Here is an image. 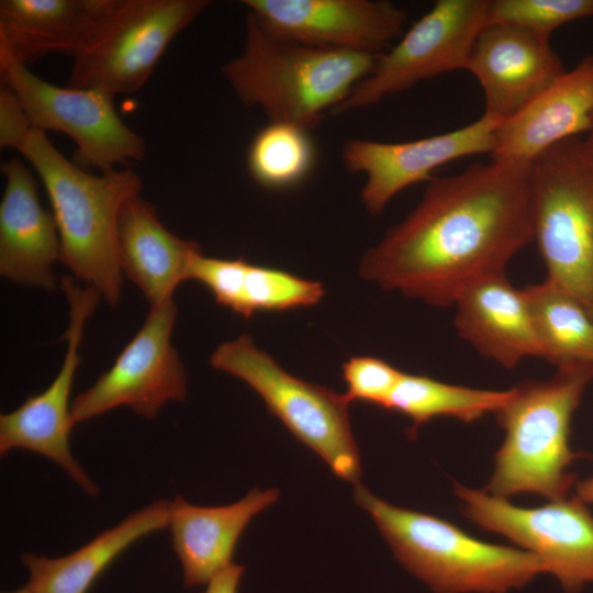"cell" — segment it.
<instances>
[{
	"label": "cell",
	"instance_id": "26",
	"mask_svg": "<svg viewBox=\"0 0 593 593\" xmlns=\"http://www.w3.org/2000/svg\"><path fill=\"white\" fill-rule=\"evenodd\" d=\"M512 389L495 391L449 384L424 374L402 372L384 410L401 413L413 421L409 436L438 416L465 423L495 413L511 398Z\"/></svg>",
	"mask_w": 593,
	"mask_h": 593
},
{
	"label": "cell",
	"instance_id": "3",
	"mask_svg": "<svg viewBox=\"0 0 593 593\" xmlns=\"http://www.w3.org/2000/svg\"><path fill=\"white\" fill-rule=\"evenodd\" d=\"M377 56L289 41L248 13L244 48L222 74L237 98L259 107L269 122L310 131L370 74Z\"/></svg>",
	"mask_w": 593,
	"mask_h": 593
},
{
	"label": "cell",
	"instance_id": "34",
	"mask_svg": "<svg viewBox=\"0 0 593 593\" xmlns=\"http://www.w3.org/2000/svg\"><path fill=\"white\" fill-rule=\"evenodd\" d=\"M5 593H34L27 585L20 588L12 592H5Z\"/></svg>",
	"mask_w": 593,
	"mask_h": 593
},
{
	"label": "cell",
	"instance_id": "23",
	"mask_svg": "<svg viewBox=\"0 0 593 593\" xmlns=\"http://www.w3.org/2000/svg\"><path fill=\"white\" fill-rule=\"evenodd\" d=\"M189 280L203 284L219 305L245 318L260 312L312 306L325 295L321 282L250 264L243 257L222 259L201 253L192 260Z\"/></svg>",
	"mask_w": 593,
	"mask_h": 593
},
{
	"label": "cell",
	"instance_id": "5",
	"mask_svg": "<svg viewBox=\"0 0 593 593\" xmlns=\"http://www.w3.org/2000/svg\"><path fill=\"white\" fill-rule=\"evenodd\" d=\"M591 380L593 367H575L512 388L508 401L494 413L505 439L495 455L490 494L568 497L577 483L570 467L579 457L570 447L571 421Z\"/></svg>",
	"mask_w": 593,
	"mask_h": 593
},
{
	"label": "cell",
	"instance_id": "21",
	"mask_svg": "<svg viewBox=\"0 0 593 593\" xmlns=\"http://www.w3.org/2000/svg\"><path fill=\"white\" fill-rule=\"evenodd\" d=\"M454 306L458 335L483 357L507 369L526 358H540L523 288L513 286L505 272L474 282Z\"/></svg>",
	"mask_w": 593,
	"mask_h": 593
},
{
	"label": "cell",
	"instance_id": "18",
	"mask_svg": "<svg viewBox=\"0 0 593 593\" xmlns=\"http://www.w3.org/2000/svg\"><path fill=\"white\" fill-rule=\"evenodd\" d=\"M592 116L593 55H586L500 123L491 160L533 164L555 145L589 132Z\"/></svg>",
	"mask_w": 593,
	"mask_h": 593
},
{
	"label": "cell",
	"instance_id": "19",
	"mask_svg": "<svg viewBox=\"0 0 593 593\" xmlns=\"http://www.w3.org/2000/svg\"><path fill=\"white\" fill-rule=\"evenodd\" d=\"M1 171L0 275L16 284L54 290L60 239L53 213L42 206L34 176L20 158L3 163Z\"/></svg>",
	"mask_w": 593,
	"mask_h": 593
},
{
	"label": "cell",
	"instance_id": "1",
	"mask_svg": "<svg viewBox=\"0 0 593 593\" xmlns=\"http://www.w3.org/2000/svg\"><path fill=\"white\" fill-rule=\"evenodd\" d=\"M530 178L532 164L495 160L435 177L365 254L361 277L433 306L454 305L533 242Z\"/></svg>",
	"mask_w": 593,
	"mask_h": 593
},
{
	"label": "cell",
	"instance_id": "32",
	"mask_svg": "<svg viewBox=\"0 0 593 593\" xmlns=\"http://www.w3.org/2000/svg\"><path fill=\"white\" fill-rule=\"evenodd\" d=\"M574 489V496L585 504H593V477L577 481Z\"/></svg>",
	"mask_w": 593,
	"mask_h": 593
},
{
	"label": "cell",
	"instance_id": "20",
	"mask_svg": "<svg viewBox=\"0 0 593 593\" xmlns=\"http://www.w3.org/2000/svg\"><path fill=\"white\" fill-rule=\"evenodd\" d=\"M277 489L257 488L228 505L198 506L177 495L168 527L187 588L208 584L228 567L237 541L250 523L279 499Z\"/></svg>",
	"mask_w": 593,
	"mask_h": 593
},
{
	"label": "cell",
	"instance_id": "14",
	"mask_svg": "<svg viewBox=\"0 0 593 593\" xmlns=\"http://www.w3.org/2000/svg\"><path fill=\"white\" fill-rule=\"evenodd\" d=\"M501 122L483 113L460 128L410 142L351 138L344 144L342 158L349 172L365 175L362 204L372 215H380L402 190L432 181L438 167L463 157L490 155Z\"/></svg>",
	"mask_w": 593,
	"mask_h": 593
},
{
	"label": "cell",
	"instance_id": "12",
	"mask_svg": "<svg viewBox=\"0 0 593 593\" xmlns=\"http://www.w3.org/2000/svg\"><path fill=\"white\" fill-rule=\"evenodd\" d=\"M177 314L174 299L150 306L112 367L72 401L75 425L120 406L154 419L166 403L186 400V370L171 345Z\"/></svg>",
	"mask_w": 593,
	"mask_h": 593
},
{
	"label": "cell",
	"instance_id": "6",
	"mask_svg": "<svg viewBox=\"0 0 593 593\" xmlns=\"http://www.w3.org/2000/svg\"><path fill=\"white\" fill-rule=\"evenodd\" d=\"M532 227L547 279L593 316V165L583 139H566L532 164Z\"/></svg>",
	"mask_w": 593,
	"mask_h": 593
},
{
	"label": "cell",
	"instance_id": "28",
	"mask_svg": "<svg viewBox=\"0 0 593 593\" xmlns=\"http://www.w3.org/2000/svg\"><path fill=\"white\" fill-rule=\"evenodd\" d=\"M593 16V0H490L486 24L518 26L551 36L558 27Z\"/></svg>",
	"mask_w": 593,
	"mask_h": 593
},
{
	"label": "cell",
	"instance_id": "30",
	"mask_svg": "<svg viewBox=\"0 0 593 593\" xmlns=\"http://www.w3.org/2000/svg\"><path fill=\"white\" fill-rule=\"evenodd\" d=\"M34 130L19 97L7 86L0 89V147L18 152Z\"/></svg>",
	"mask_w": 593,
	"mask_h": 593
},
{
	"label": "cell",
	"instance_id": "9",
	"mask_svg": "<svg viewBox=\"0 0 593 593\" xmlns=\"http://www.w3.org/2000/svg\"><path fill=\"white\" fill-rule=\"evenodd\" d=\"M0 74L4 86L21 100L33 127L68 135L77 145L80 164L108 172L118 164L144 158L145 141L122 121L114 96L96 89L55 86L2 48Z\"/></svg>",
	"mask_w": 593,
	"mask_h": 593
},
{
	"label": "cell",
	"instance_id": "31",
	"mask_svg": "<svg viewBox=\"0 0 593 593\" xmlns=\"http://www.w3.org/2000/svg\"><path fill=\"white\" fill-rule=\"evenodd\" d=\"M244 571L243 566L231 563L208 583L204 593H237Z\"/></svg>",
	"mask_w": 593,
	"mask_h": 593
},
{
	"label": "cell",
	"instance_id": "33",
	"mask_svg": "<svg viewBox=\"0 0 593 593\" xmlns=\"http://www.w3.org/2000/svg\"><path fill=\"white\" fill-rule=\"evenodd\" d=\"M588 133H589V136L588 138L583 139V144H584L586 156L590 159L591 164L593 165V116H592V125Z\"/></svg>",
	"mask_w": 593,
	"mask_h": 593
},
{
	"label": "cell",
	"instance_id": "10",
	"mask_svg": "<svg viewBox=\"0 0 593 593\" xmlns=\"http://www.w3.org/2000/svg\"><path fill=\"white\" fill-rule=\"evenodd\" d=\"M210 3L208 0H124L103 36L74 58L67 86L112 96L139 91L169 44Z\"/></svg>",
	"mask_w": 593,
	"mask_h": 593
},
{
	"label": "cell",
	"instance_id": "22",
	"mask_svg": "<svg viewBox=\"0 0 593 593\" xmlns=\"http://www.w3.org/2000/svg\"><path fill=\"white\" fill-rule=\"evenodd\" d=\"M118 240L122 271L150 306L174 299L176 288L189 280L193 258L202 253L195 242L169 232L155 206L139 195L120 211Z\"/></svg>",
	"mask_w": 593,
	"mask_h": 593
},
{
	"label": "cell",
	"instance_id": "7",
	"mask_svg": "<svg viewBox=\"0 0 593 593\" xmlns=\"http://www.w3.org/2000/svg\"><path fill=\"white\" fill-rule=\"evenodd\" d=\"M210 362L253 388L268 411L335 475L359 483L360 454L350 427V403L344 394L290 374L247 334L219 345Z\"/></svg>",
	"mask_w": 593,
	"mask_h": 593
},
{
	"label": "cell",
	"instance_id": "13",
	"mask_svg": "<svg viewBox=\"0 0 593 593\" xmlns=\"http://www.w3.org/2000/svg\"><path fill=\"white\" fill-rule=\"evenodd\" d=\"M60 288L69 304V324L63 336L67 340L63 363L48 388L29 396L18 409L0 415V454L13 449L40 454L59 465L87 494L97 496L99 488L71 454L69 435L75 426L70 393L81 360L79 348L86 322L101 295L90 286L81 287L69 275L61 277Z\"/></svg>",
	"mask_w": 593,
	"mask_h": 593
},
{
	"label": "cell",
	"instance_id": "25",
	"mask_svg": "<svg viewBox=\"0 0 593 593\" xmlns=\"http://www.w3.org/2000/svg\"><path fill=\"white\" fill-rule=\"evenodd\" d=\"M540 358L558 369L593 367V316L547 278L523 288Z\"/></svg>",
	"mask_w": 593,
	"mask_h": 593
},
{
	"label": "cell",
	"instance_id": "17",
	"mask_svg": "<svg viewBox=\"0 0 593 593\" xmlns=\"http://www.w3.org/2000/svg\"><path fill=\"white\" fill-rule=\"evenodd\" d=\"M124 0H1L0 48L29 64L49 54L75 58L93 46Z\"/></svg>",
	"mask_w": 593,
	"mask_h": 593
},
{
	"label": "cell",
	"instance_id": "24",
	"mask_svg": "<svg viewBox=\"0 0 593 593\" xmlns=\"http://www.w3.org/2000/svg\"><path fill=\"white\" fill-rule=\"evenodd\" d=\"M171 500H157L63 557L23 553L34 593H87L98 577L141 538L168 527Z\"/></svg>",
	"mask_w": 593,
	"mask_h": 593
},
{
	"label": "cell",
	"instance_id": "29",
	"mask_svg": "<svg viewBox=\"0 0 593 593\" xmlns=\"http://www.w3.org/2000/svg\"><path fill=\"white\" fill-rule=\"evenodd\" d=\"M403 371L371 356L350 357L343 363V378L349 403L354 401L384 409Z\"/></svg>",
	"mask_w": 593,
	"mask_h": 593
},
{
	"label": "cell",
	"instance_id": "16",
	"mask_svg": "<svg viewBox=\"0 0 593 593\" xmlns=\"http://www.w3.org/2000/svg\"><path fill=\"white\" fill-rule=\"evenodd\" d=\"M466 70L483 91V113L501 121L566 72L549 36L507 24H486L481 30Z\"/></svg>",
	"mask_w": 593,
	"mask_h": 593
},
{
	"label": "cell",
	"instance_id": "15",
	"mask_svg": "<svg viewBox=\"0 0 593 593\" xmlns=\"http://www.w3.org/2000/svg\"><path fill=\"white\" fill-rule=\"evenodd\" d=\"M248 13L282 38L379 55L404 33L406 13L387 0H244Z\"/></svg>",
	"mask_w": 593,
	"mask_h": 593
},
{
	"label": "cell",
	"instance_id": "8",
	"mask_svg": "<svg viewBox=\"0 0 593 593\" xmlns=\"http://www.w3.org/2000/svg\"><path fill=\"white\" fill-rule=\"evenodd\" d=\"M490 0H437L430 10L376 57L370 74L333 112L379 103L436 76L466 69L488 23Z\"/></svg>",
	"mask_w": 593,
	"mask_h": 593
},
{
	"label": "cell",
	"instance_id": "27",
	"mask_svg": "<svg viewBox=\"0 0 593 593\" xmlns=\"http://www.w3.org/2000/svg\"><path fill=\"white\" fill-rule=\"evenodd\" d=\"M316 148L309 131L289 123L269 122L254 136L247 166L253 179L268 190L296 187L313 170Z\"/></svg>",
	"mask_w": 593,
	"mask_h": 593
},
{
	"label": "cell",
	"instance_id": "2",
	"mask_svg": "<svg viewBox=\"0 0 593 593\" xmlns=\"http://www.w3.org/2000/svg\"><path fill=\"white\" fill-rule=\"evenodd\" d=\"M19 153L37 172L48 194L60 239V261L74 278L116 306L123 286L119 215L125 202L139 195L141 177L131 168L91 175L35 128Z\"/></svg>",
	"mask_w": 593,
	"mask_h": 593
},
{
	"label": "cell",
	"instance_id": "11",
	"mask_svg": "<svg viewBox=\"0 0 593 593\" xmlns=\"http://www.w3.org/2000/svg\"><path fill=\"white\" fill-rule=\"evenodd\" d=\"M455 493L468 519L538 556L564 591L593 583V515L577 496L527 508L461 484Z\"/></svg>",
	"mask_w": 593,
	"mask_h": 593
},
{
	"label": "cell",
	"instance_id": "4",
	"mask_svg": "<svg viewBox=\"0 0 593 593\" xmlns=\"http://www.w3.org/2000/svg\"><path fill=\"white\" fill-rule=\"evenodd\" d=\"M354 500L396 560L436 593H507L548 573L529 551L480 541L439 517L391 505L360 483Z\"/></svg>",
	"mask_w": 593,
	"mask_h": 593
}]
</instances>
